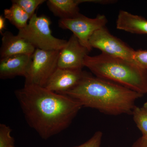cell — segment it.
I'll use <instances>...</instances> for the list:
<instances>
[{
    "mask_svg": "<svg viewBox=\"0 0 147 147\" xmlns=\"http://www.w3.org/2000/svg\"><path fill=\"white\" fill-rule=\"evenodd\" d=\"M116 27L118 30L131 33L147 34L146 19L124 10H120L119 12Z\"/></svg>",
    "mask_w": 147,
    "mask_h": 147,
    "instance_id": "7c38bea8",
    "label": "cell"
},
{
    "mask_svg": "<svg viewBox=\"0 0 147 147\" xmlns=\"http://www.w3.org/2000/svg\"><path fill=\"white\" fill-rule=\"evenodd\" d=\"M89 43L92 48L99 49L105 55L134 61L135 50L113 35L105 27L94 32L90 38Z\"/></svg>",
    "mask_w": 147,
    "mask_h": 147,
    "instance_id": "52a82bcc",
    "label": "cell"
},
{
    "mask_svg": "<svg viewBox=\"0 0 147 147\" xmlns=\"http://www.w3.org/2000/svg\"><path fill=\"white\" fill-rule=\"evenodd\" d=\"M108 23L104 15H98L95 18H90L83 14L69 19H60L59 26L61 28L69 30L78 38L82 45L90 52L92 48L89 40L94 32L103 27Z\"/></svg>",
    "mask_w": 147,
    "mask_h": 147,
    "instance_id": "8992f818",
    "label": "cell"
},
{
    "mask_svg": "<svg viewBox=\"0 0 147 147\" xmlns=\"http://www.w3.org/2000/svg\"><path fill=\"white\" fill-rule=\"evenodd\" d=\"M47 1L45 0H12V3L16 4L29 15L30 18L35 14L38 6Z\"/></svg>",
    "mask_w": 147,
    "mask_h": 147,
    "instance_id": "2e32d148",
    "label": "cell"
},
{
    "mask_svg": "<svg viewBox=\"0 0 147 147\" xmlns=\"http://www.w3.org/2000/svg\"><path fill=\"white\" fill-rule=\"evenodd\" d=\"M12 129L5 124H0V147H15V139L11 135Z\"/></svg>",
    "mask_w": 147,
    "mask_h": 147,
    "instance_id": "e0dca14e",
    "label": "cell"
},
{
    "mask_svg": "<svg viewBox=\"0 0 147 147\" xmlns=\"http://www.w3.org/2000/svg\"><path fill=\"white\" fill-rule=\"evenodd\" d=\"M84 65L95 76L141 94L147 93V69L134 61L101 53L93 57L87 55Z\"/></svg>",
    "mask_w": 147,
    "mask_h": 147,
    "instance_id": "3957f363",
    "label": "cell"
},
{
    "mask_svg": "<svg viewBox=\"0 0 147 147\" xmlns=\"http://www.w3.org/2000/svg\"><path fill=\"white\" fill-rule=\"evenodd\" d=\"M14 93L27 123L44 140L66 129L83 107L68 96L36 85L25 84Z\"/></svg>",
    "mask_w": 147,
    "mask_h": 147,
    "instance_id": "6da1fadb",
    "label": "cell"
},
{
    "mask_svg": "<svg viewBox=\"0 0 147 147\" xmlns=\"http://www.w3.org/2000/svg\"><path fill=\"white\" fill-rule=\"evenodd\" d=\"M4 16L18 30L26 26L30 19L29 15L20 7L12 3L10 8L4 10Z\"/></svg>",
    "mask_w": 147,
    "mask_h": 147,
    "instance_id": "5bb4252c",
    "label": "cell"
},
{
    "mask_svg": "<svg viewBox=\"0 0 147 147\" xmlns=\"http://www.w3.org/2000/svg\"><path fill=\"white\" fill-rule=\"evenodd\" d=\"M61 94L74 98L83 107L112 116L131 115L136 100L144 96L86 71L76 86Z\"/></svg>",
    "mask_w": 147,
    "mask_h": 147,
    "instance_id": "7a4b0ae2",
    "label": "cell"
},
{
    "mask_svg": "<svg viewBox=\"0 0 147 147\" xmlns=\"http://www.w3.org/2000/svg\"><path fill=\"white\" fill-rule=\"evenodd\" d=\"M60 51L36 49L25 77V84L45 87L57 68Z\"/></svg>",
    "mask_w": 147,
    "mask_h": 147,
    "instance_id": "5b68a950",
    "label": "cell"
},
{
    "mask_svg": "<svg viewBox=\"0 0 147 147\" xmlns=\"http://www.w3.org/2000/svg\"><path fill=\"white\" fill-rule=\"evenodd\" d=\"M2 35L1 59L18 55L32 56L34 53L36 48L23 37L9 31L4 32Z\"/></svg>",
    "mask_w": 147,
    "mask_h": 147,
    "instance_id": "30bf717a",
    "label": "cell"
},
{
    "mask_svg": "<svg viewBox=\"0 0 147 147\" xmlns=\"http://www.w3.org/2000/svg\"><path fill=\"white\" fill-rule=\"evenodd\" d=\"M87 0H48L47 7L55 16L60 19L74 18L80 14L79 5Z\"/></svg>",
    "mask_w": 147,
    "mask_h": 147,
    "instance_id": "4fadbf2b",
    "label": "cell"
},
{
    "mask_svg": "<svg viewBox=\"0 0 147 147\" xmlns=\"http://www.w3.org/2000/svg\"><path fill=\"white\" fill-rule=\"evenodd\" d=\"M6 18L3 15L0 16V33L2 35L4 32V31L6 28L5 20Z\"/></svg>",
    "mask_w": 147,
    "mask_h": 147,
    "instance_id": "44dd1931",
    "label": "cell"
},
{
    "mask_svg": "<svg viewBox=\"0 0 147 147\" xmlns=\"http://www.w3.org/2000/svg\"><path fill=\"white\" fill-rule=\"evenodd\" d=\"M131 147H147V137H140L133 143Z\"/></svg>",
    "mask_w": 147,
    "mask_h": 147,
    "instance_id": "ffe728a7",
    "label": "cell"
},
{
    "mask_svg": "<svg viewBox=\"0 0 147 147\" xmlns=\"http://www.w3.org/2000/svg\"><path fill=\"white\" fill-rule=\"evenodd\" d=\"M143 108H144L145 110L147 111V101L146 102H145L144 104V105H143Z\"/></svg>",
    "mask_w": 147,
    "mask_h": 147,
    "instance_id": "7402d4cb",
    "label": "cell"
},
{
    "mask_svg": "<svg viewBox=\"0 0 147 147\" xmlns=\"http://www.w3.org/2000/svg\"><path fill=\"white\" fill-rule=\"evenodd\" d=\"M32 56L18 55L0 60V78L12 79L17 76L25 77L32 60Z\"/></svg>",
    "mask_w": 147,
    "mask_h": 147,
    "instance_id": "8fae6325",
    "label": "cell"
},
{
    "mask_svg": "<svg viewBox=\"0 0 147 147\" xmlns=\"http://www.w3.org/2000/svg\"><path fill=\"white\" fill-rule=\"evenodd\" d=\"M102 137L101 131H96L89 140L82 144L73 147H100Z\"/></svg>",
    "mask_w": 147,
    "mask_h": 147,
    "instance_id": "ac0fdd59",
    "label": "cell"
},
{
    "mask_svg": "<svg viewBox=\"0 0 147 147\" xmlns=\"http://www.w3.org/2000/svg\"><path fill=\"white\" fill-rule=\"evenodd\" d=\"M133 60L138 65L147 69V50H135Z\"/></svg>",
    "mask_w": 147,
    "mask_h": 147,
    "instance_id": "d6986e66",
    "label": "cell"
},
{
    "mask_svg": "<svg viewBox=\"0 0 147 147\" xmlns=\"http://www.w3.org/2000/svg\"><path fill=\"white\" fill-rule=\"evenodd\" d=\"M85 72L82 69L58 67L44 87L51 91L62 93L76 86L81 81Z\"/></svg>",
    "mask_w": 147,
    "mask_h": 147,
    "instance_id": "9c48e42d",
    "label": "cell"
},
{
    "mask_svg": "<svg viewBox=\"0 0 147 147\" xmlns=\"http://www.w3.org/2000/svg\"><path fill=\"white\" fill-rule=\"evenodd\" d=\"M51 21L45 15L38 16L35 13L24 28L18 30V35L30 42L36 49L61 50L67 40L55 37L52 34Z\"/></svg>",
    "mask_w": 147,
    "mask_h": 147,
    "instance_id": "277c9868",
    "label": "cell"
},
{
    "mask_svg": "<svg viewBox=\"0 0 147 147\" xmlns=\"http://www.w3.org/2000/svg\"><path fill=\"white\" fill-rule=\"evenodd\" d=\"M89 51L82 45L78 38L72 35L65 46L60 51L58 67L69 69H82L84 61Z\"/></svg>",
    "mask_w": 147,
    "mask_h": 147,
    "instance_id": "ba28073f",
    "label": "cell"
},
{
    "mask_svg": "<svg viewBox=\"0 0 147 147\" xmlns=\"http://www.w3.org/2000/svg\"><path fill=\"white\" fill-rule=\"evenodd\" d=\"M131 115L137 127L142 132V137H147V111L143 107L136 106Z\"/></svg>",
    "mask_w": 147,
    "mask_h": 147,
    "instance_id": "9a60e30c",
    "label": "cell"
}]
</instances>
